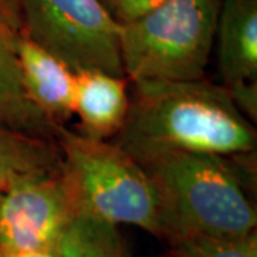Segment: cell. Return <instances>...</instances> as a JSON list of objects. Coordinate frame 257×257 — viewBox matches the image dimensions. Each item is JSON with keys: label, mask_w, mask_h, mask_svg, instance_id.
<instances>
[{"label": "cell", "mask_w": 257, "mask_h": 257, "mask_svg": "<svg viewBox=\"0 0 257 257\" xmlns=\"http://www.w3.org/2000/svg\"><path fill=\"white\" fill-rule=\"evenodd\" d=\"M22 28L72 70L124 76L120 28L101 0H18Z\"/></svg>", "instance_id": "5"}, {"label": "cell", "mask_w": 257, "mask_h": 257, "mask_svg": "<svg viewBox=\"0 0 257 257\" xmlns=\"http://www.w3.org/2000/svg\"><path fill=\"white\" fill-rule=\"evenodd\" d=\"M221 0H166L120 28V56L132 82L204 77Z\"/></svg>", "instance_id": "4"}, {"label": "cell", "mask_w": 257, "mask_h": 257, "mask_svg": "<svg viewBox=\"0 0 257 257\" xmlns=\"http://www.w3.org/2000/svg\"><path fill=\"white\" fill-rule=\"evenodd\" d=\"M60 166L62 155L56 142L0 124V192L25 177L56 170Z\"/></svg>", "instance_id": "11"}, {"label": "cell", "mask_w": 257, "mask_h": 257, "mask_svg": "<svg viewBox=\"0 0 257 257\" xmlns=\"http://www.w3.org/2000/svg\"><path fill=\"white\" fill-rule=\"evenodd\" d=\"M59 257H130L117 226L79 214L64 231L56 248Z\"/></svg>", "instance_id": "12"}, {"label": "cell", "mask_w": 257, "mask_h": 257, "mask_svg": "<svg viewBox=\"0 0 257 257\" xmlns=\"http://www.w3.org/2000/svg\"><path fill=\"white\" fill-rule=\"evenodd\" d=\"M18 56L22 80L30 101L56 126L73 117L76 72L59 57L39 46L23 32Z\"/></svg>", "instance_id": "8"}, {"label": "cell", "mask_w": 257, "mask_h": 257, "mask_svg": "<svg viewBox=\"0 0 257 257\" xmlns=\"http://www.w3.org/2000/svg\"><path fill=\"white\" fill-rule=\"evenodd\" d=\"M55 142L80 214L130 224L165 240L163 207L153 180L116 142L96 140L57 126Z\"/></svg>", "instance_id": "3"}, {"label": "cell", "mask_w": 257, "mask_h": 257, "mask_svg": "<svg viewBox=\"0 0 257 257\" xmlns=\"http://www.w3.org/2000/svg\"><path fill=\"white\" fill-rule=\"evenodd\" d=\"M165 257H257L256 230L243 236L183 234L167 241Z\"/></svg>", "instance_id": "13"}, {"label": "cell", "mask_w": 257, "mask_h": 257, "mask_svg": "<svg viewBox=\"0 0 257 257\" xmlns=\"http://www.w3.org/2000/svg\"><path fill=\"white\" fill-rule=\"evenodd\" d=\"M234 160L172 152L142 165L162 202L166 243L190 233L243 236L256 230V207Z\"/></svg>", "instance_id": "2"}, {"label": "cell", "mask_w": 257, "mask_h": 257, "mask_svg": "<svg viewBox=\"0 0 257 257\" xmlns=\"http://www.w3.org/2000/svg\"><path fill=\"white\" fill-rule=\"evenodd\" d=\"M227 89V87H226ZM230 97L236 107L248 120L256 121L257 119V82L241 83L227 89Z\"/></svg>", "instance_id": "15"}, {"label": "cell", "mask_w": 257, "mask_h": 257, "mask_svg": "<svg viewBox=\"0 0 257 257\" xmlns=\"http://www.w3.org/2000/svg\"><path fill=\"white\" fill-rule=\"evenodd\" d=\"M80 214L63 169L29 176L0 192V247L56 251Z\"/></svg>", "instance_id": "6"}, {"label": "cell", "mask_w": 257, "mask_h": 257, "mask_svg": "<svg viewBox=\"0 0 257 257\" xmlns=\"http://www.w3.org/2000/svg\"><path fill=\"white\" fill-rule=\"evenodd\" d=\"M165 2L166 0H101L111 18L120 25L136 20Z\"/></svg>", "instance_id": "14"}, {"label": "cell", "mask_w": 257, "mask_h": 257, "mask_svg": "<svg viewBox=\"0 0 257 257\" xmlns=\"http://www.w3.org/2000/svg\"><path fill=\"white\" fill-rule=\"evenodd\" d=\"M116 143L140 165L172 152L254 155L257 135L229 90L209 80L133 82Z\"/></svg>", "instance_id": "1"}, {"label": "cell", "mask_w": 257, "mask_h": 257, "mask_svg": "<svg viewBox=\"0 0 257 257\" xmlns=\"http://www.w3.org/2000/svg\"><path fill=\"white\" fill-rule=\"evenodd\" d=\"M0 257H59L56 251H36V250H10L0 247Z\"/></svg>", "instance_id": "16"}, {"label": "cell", "mask_w": 257, "mask_h": 257, "mask_svg": "<svg viewBox=\"0 0 257 257\" xmlns=\"http://www.w3.org/2000/svg\"><path fill=\"white\" fill-rule=\"evenodd\" d=\"M214 42L224 87L257 82V0H221Z\"/></svg>", "instance_id": "10"}, {"label": "cell", "mask_w": 257, "mask_h": 257, "mask_svg": "<svg viewBox=\"0 0 257 257\" xmlns=\"http://www.w3.org/2000/svg\"><path fill=\"white\" fill-rule=\"evenodd\" d=\"M22 19L18 0H0V124L55 142L56 128L26 94L19 64Z\"/></svg>", "instance_id": "7"}, {"label": "cell", "mask_w": 257, "mask_h": 257, "mask_svg": "<svg viewBox=\"0 0 257 257\" xmlns=\"http://www.w3.org/2000/svg\"><path fill=\"white\" fill-rule=\"evenodd\" d=\"M127 77L100 72H76L73 114L79 117L80 132L96 140L119 135L128 113Z\"/></svg>", "instance_id": "9"}]
</instances>
